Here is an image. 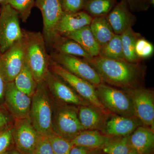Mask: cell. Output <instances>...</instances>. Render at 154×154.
Instances as JSON below:
<instances>
[{
    "instance_id": "8",
    "label": "cell",
    "mask_w": 154,
    "mask_h": 154,
    "mask_svg": "<svg viewBox=\"0 0 154 154\" xmlns=\"http://www.w3.org/2000/svg\"><path fill=\"white\" fill-rule=\"evenodd\" d=\"M132 102L134 116L144 126L154 131V91L153 89L139 88L123 90Z\"/></svg>"
},
{
    "instance_id": "24",
    "label": "cell",
    "mask_w": 154,
    "mask_h": 154,
    "mask_svg": "<svg viewBox=\"0 0 154 154\" xmlns=\"http://www.w3.org/2000/svg\"><path fill=\"white\" fill-rule=\"evenodd\" d=\"M141 36L135 32L132 28H128L120 35L122 46L125 60L131 63L140 62L135 52V45L138 39Z\"/></svg>"
},
{
    "instance_id": "35",
    "label": "cell",
    "mask_w": 154,
    "mask_h": 154,
    "mask_svg": "<svg viewBox=\"0 0 154 154\" xmlns=\"http://www.w3.org/2000/svg\"><path fill=\"white\" fill-rule=\"evenodd\" d=\"M131 12H140L147 11L150 5L148 0H125Z\"/></svg>"
},
{
    "instance_id": "16",
    "label": "cell",
    "mask_w": 154,
    "mask_h": 154,
    "mask_svg": "<svg viewBox=\"0 0 154 154\" xmlns=\"http://www.w3.org/2000/svg\"><path fill=\"white\" fill-rule=\"evenodd\" d=\"M107 18L115 34L120 35L128 28H132L137 20L125 0L116 3Z\"/></svg>"
},
{
    "instance_id": "37",
    "label": "cell",
    "mask_w": 154,
    "mask_h": 154,
    "mask_svg": "<svg viewBox=\"0 0 154 154\" xmlns=\"http://www.w3.org/2000/svg\"><path fill=\"white\" fill-rule=\"evenodd\" d=\"M90 151L83 147L74 146L69 154H88Z\"/></svg>"
},
{
    "instance_id": "9",
    "label": "cell",
    "mask_w": 154,
    "mask_h": 154,
    "mask_svg": "<svg viewBox=\"0 0 154 154\" xmlns=\"http://www.w3.org/2000/svg\"><path fill=\"white\" fill-rule=\"evenodd\" d=\"M51 59L75 75L86 80L94 86L102 83L98 73L84 59L52 51Z\"/></svg>"
},
{
    "instance_id": "14",
    "label": "cell",
    "mask_w": 154,
    "mask_h": 154,
    "mask_svg": "<svg viewBox=\"0 0 154 154\" xmlns=\"http://www.w3.org/2000/svg\"><path fill=\"white\" fill-rule=\"evenodd\" d=\"M4 97L9 113L14 119L29 118L31 98L19 91L14 82L6 83Z\"/></svg>"
},
{
    "instance_id": "28",
    "label": "cell",
    "mask_w": 154,
    "mask_h": 154,
    "mask_svg": "<svg viewBox=\"0 0 154 154\" xmlns=\"http://www.w3.org/2000/svg\"><path fill=\"white\" fill-rule=\"evenodd\" d=\"M98 56L116 60H125L120 35L115 34L110 41L101 47Z\"/></svg>"
},
{
    "instance_id": "22",
    "label": "cell",
    "mask_w": 154,
    "mask_h": 154,
    "mask_svg": "<svg viewBox=\"0 0 154 154\" xmlns=\"http://www.w3.org/2000/svg\"><path fill=\"white\" fill-rule=\"evenodd\" d=\"M89 26L100 47L106 44L115 35L107 16L93 18Z\"/></svg>"
},
{
    "instance_id": "32",
    "label": "cell",
    "mask_w": 154,
    "mask_h": 154,
    "mask_svg": "<svg viewBox=\"0 0 154 154\" xmlns=\"http://www.w3.org/2000/svg\"><path fill=\"white\" fill-rule=\"evenodd\" d=\"M63 12L67 14L77 13L83 10L85 0H60Z\"/></svg>"
},
{
    "instance_id": "27",
    "label": "cell",
    "mask_w": 154,
    "mask_h": 154,
    "mask_svg": "<svg viewBox=\"0 0 154 154\" xmlns=\"http://www.w3.org/2000/svg\"><path fill=\"white\" fill-rule=\"evenodd\" d=\"M130 135L121 137H111L101 149L104 154H127L132 149Z\"/></svg>"
},
{
    "instance_id": "39",
    "label": "cell",
    "mask_w": 154,
    "mask_h": 154,
    "mask_svg": "<svg viewBox=\"0 0 154 154\" xmlns=\"http://www.w3.org/2000/svg\"><path fill=\"white\" fill-rule=\"evenodd\" d=\"M101 149L92 150L90 151L88 154H101Z\"/></svg>"
},
{
    "instance_id": "11",
    "label": "cell",
    "mask_w": 154,
    "mask_h": 154,
    "mask_svg": "<svg viewBox=\"0 0 154 154\" xmlns=\"http://www.w3.org/2000/svg\"><path fill=\"white\" fill-rule=\"evenodd\" d=\"M25 62V42L23 37L2 54L0 69L5 82H14Z\"/></svg>"
},
{
    "instance_id": "12",
    "label": "cell",
    "mask_w": 154,
    "mask_h": 154,
    "mask_svg": "<svg viewBox=\"0 0 154 154\" xmlns=\"http://www.w3.org/2000/svg\"><path fill=\"white\" fill-rule=\"evenodd\" d=\"M39 135L29 118L15 119L12 138L15 149L20 154H34Z\"/></svg>"
},
{
    "instance_id": "42",
    "label": "cell",
    "mask_w": 154,
    "mask_h": 154,
    "mask_svg": "<svg viewBox=\"0 0 154 154\" xmlns=\"http://www.w3.org/2000/svg\"><path fill=\"white\" fill-rule=\"evenodd\" d=\"M148 1L150 5H154V0H148Z\"/></svg>"
},
{
    "instance_id": "15",
    "label": "cell",
    "mask_w": 154,
    "mask_h": 154,
    "mask_svg": "<svg viewBox=\"0 0 154 154\" xmlns=\"http://www.w3.org/2000/svg\"><path fill=\"white\" fill-rule=\"evenodd\" d=\"M142 125L143 124L135 116L111 114L107 119L102 132L109 136H125Z\"/></svg>"
},
{
    "instance_id": "19",
    "label": "cell",
    "mask_w": 154,
    "mask_h": 154,
    "mask_svg": "<svg viewBox=\"0 0 154 154\" xmlns=\"http://www.w3.org/2000/svg\"><path fill=\"white\" fill-rule=\"evenodd\" d=\"M131 145L139 154H152L154 149V131L142 125L131 134Z\"/></svg>"
},
{
    "instance_id": "26",
    "label": "cell",
    "mask_w": 154,
    "mask_h": 154,
    "mask_svg": "<svg viewBox=\"0 0 154 154\" xmlns=\"http://www.w3.org/2000/svg\"><path fill=\"white\" fill-rule=\"evenodd\" d=\"M116 3L117 0H85L83 10L93 18L105 17Z\"/></svg>"
},
{
    "instance_id": "31",
    "label": "cell",
    "mask_w": 154,
    "mask_h": 154,
    "mask_svg": "<svg viewBox=\"0 0 154 154\" xmlns=\"http://www.w3.org/2000/svg\"><path fill=\"white\" fill-rule=\"evenodd\" d=\"M154 51V45L151 42L142 36L137 39L136 43L135 52L141 60L151 57L153 54Z\"/></svg>"
},
{
    "instance_id": "33",
    "label": "cell",
    "mask_w": 154,
    "mask_h": 154,
    "mask_svg": "<svg viewBox=\"0 0 154 154\" xmlns=\"http://www.w3.org/2000/svg\"><path fill=\"white\" fill-rule=\"evenodd\" d=\"M33 154H54L47 136L40 134Z\"/></svg>"
},
{
    "instance_id": "21",
    "label": "cell",
    "mask_w": 154,
    "mask_h": 154,
    "mask_svg": "<svg viewBox=\"0 0 154 154\" xmlns=\"http://www.w3.org/2000/svg\"><path fill=\"white\" fill-rule=\"evenodd\" d=\"M111 136L98 130H85L72 141L74 146H80L89 150L101 149Z\"/></svg>"
},
{
    "instance_id": "5",
    "label": "cell",
    "mask_w": 154,
    "mask_h": 154,
    "mask_svg": "<svg viewBox=\"0 0 154 154\" xmlns=\"http://www.w3.org/2000/svg\"><path fill=\"white\" fill-rule=\"evenodd\" d=\"M49 69L91 105L105 114H113L107 110L99 101L96 94L95 87L91 83L69 72L56 63L51 58Z\"/></svg>"
},
{
    "instance_id": "13",
    "label": "cell",
    "mask_w": 154,
    "mask_h": 154,
    "mask_svg": "<svg viewBox=\"0 0 154 154\" xmlns=\"http://www.w3.org/2000/svg\"><path fill=\"white\" fill-rule=\"evenodd\" d=\"M44 81L51 97L56 102L76 107L91 105L50 70Z\"/></svg>"
},
{
    "instance_id": "4",
    "label": "cell",
    "mask_w": 154,
    "mask_h": 154,
    "mask_svg": "<svg viewBox=\"0 0 154 154\" xmlns=\"http://www.w3.org/2000/svg\"><path fill=\"white\" fill-rule=\"evenodd\" d=\"M78 107L60 104L54 100L52 126L54 133L72 141L85 130L78 117Z\"/></svg>"
},
{
    "instance_id": "20",
    "label": "cell",
    "mask_w": 154,
    "mask_h": 154,
    "mask_svg": "<svg viewBox=\"0 0 154 154\" xmlns=\"http://www.w3.org/2000/svg\"><path fill=\"white\" fill-rule=\"evenodd\" d=\"M61 36L79 43L92 57L99 56L101 47L94 38L89 25Z\"/></svg>"
},
{
    "instance_id": "44",
    "label": "cell",
    "mask_w": 154,
    "mask_h": 154,
    "mask_svg": "<svg viewBox=\"0 0 154 154\" xmlns=\"http://www.w3.org/2000/svg\"><path fill=\"white\" fill-rule=\"evenodd\" d=\"M8 151H7L4 152L2 153L1 154H8Z\"/></svg>"
},
{
    "instance_id": "23",
    "label": "cell",
    "mask_w": 154,
    "mask_h": 154,
    "mask_svg": "<svg viewBox=\"0 0 154 154\" xmlns=\"http://www.w3.org/2000/svg\"><path fill=\"white\" fill-rule=\"evenodd\" d=\"M51 48L58 52L82 57L85 60L93 58L79 43L61 35H59L56 39Z\"/></svg>"
},
{
    "instance_id": "17",
    "label": "cell",
    "mask_w": 154,
    "mask_h": 154,
    "mask_svg": "<svg viewBox=\"0 0 154 154\" xmlns=\"http://www.w3.org/2000/svg\"><path fill=\"white\" fill-rule=\"evenodd\" d=\"M78 114L85 130H98L102 132L107 119L110 115L103 113L91 105L78 107Z\"/></svg>"
},
{
    "instance_id": "29",
    "label": "cell",
    "mask_w": 154,
    "mask_h": 154,
    "mask_svg": "<svg viewBox=\"0 0 154 154\" xmlns=\"http://www.w3.org/2000/svg\"><path fill=\"white\" fill-rule=\"evenodd\" d=\"M35 0H6L4 4H8L15 9L22 22H26L35 5Z\"/></svg>"
},
{
    "instance_id": "7",
    "label": "cell",
    "mask_w": 154,
    "mask_h": 154,
    "mask_svg": "<svg viewBox=\"0 0 154 154\" xmlns=\"http://www.w3.org/2000/svg\"><path fill=\"white\" fill-rule=\"evenodd\" d=\"M19 14L8 4L0 8V51L2 54L23 36Z\"/></svg>"
},
{
    "instance_id": "30",
    "label": "cell",
    "mask_w": 154,
    "mask_h": 154,
    "mask_svg": "<svg viewBox=\"0 0 154 154\" xmlns=\"http://www.w3.org/2000/svg\"><path fill=\"white\" fill-rule=\"evenodd\" d=\"M47 137L54 154H69L74 146L71 141L65 139L54 133Z\"/></svg>"
},
{
    "instance_id": "38",
    "label": "cell",
    "mask_w": 154,
    "mask_h": 154,
    "mask_svg": "<svg viewBox=\"0 0 154 154\" xmlns=\"http://www.w3.org/2000/svg\"><path fill=\"white\" fill-rule=\"evenodd\" d=\"M2 52L0 51V59H1ZM6 83L3 79L2 75L0 69V100H2L5 96V88Z\"/></svg>"
},
{
    "instance_id": "45",
    "label": "cell",
    "mask_w": 154,
    "mask_h": 154,
    "mask_svg": "<svg viewBox=\"0 0 154 154\" xmlns=\"http://www.w3.org/2000/svg\"><path fill=\"white\" fill-rule=\"evenodd\" d=\"M101 154H104V153H103V152H102V153H101Z\"/></svg>"
},
{
    "instance_id": "25",
    "label": "cell",
    "mask_w": 154,
    "mask_h": 154,
    "mask_svg": "<svg viewBox=\"0 0 154 154\" xmlns=\"http://www.w3.org/2000/svg\"><path fill=\"white\" fill-rule=\"evenodd\" d=\"M14 82L19 91L31 98L36 91L37 82L26 62Z\"/></svg>"
},
{
    "instance_id": "2",
    "label": "cell",
    "mask_w": 154,
    "mask_h": 154,
    "mask_svg": "<svg viewBox=\"0 0 154 154\" xmlns=\"http://www.w3.org/2000/svg\"><path fill=\"white\" fill-rule=\"evenodd\" d=\"M53 109L54 100L44 81L37 83L31 97L29 118L39 134L48 136L54 133L52 126Z\"/></svg>"
},
{
    "instance_id": "1",
    "label": "cell",
    "mask_w": 154,
    "mask_h": 154,
    "mask_svg": "<svg viewBox=\"0 0 154 154\" xmlns=\"http://www.w3.org/2000/svg\"><path fill=\"white\" fill-rule=\"evenodd\" d=\"M85 60L98 73L102 83L122 90L144 86L145 64L99 56Z\"/></svg>"
},
{
    "instance_id": "18",
    "label": "cell",
    "mask_w": 154,
    "mask_h": 154,
    "mask_svg": "<svg viewBox=\"0 0 154 154\" xmlns=\"http://www.w3.org/2000/svg\"><path fill=\"white\" fill-rule=\"evenodd\" d=\"M93 17L82 11L72 14L63 13L56 27L58 34L63 35L89 25Z\"/></svg>"
},
{
    "instance_id": "40",
    "label": "cell",
    "mask_w": 154,
    "mask_h": 154,
    "mask_svg": "<svg viewBox=\"0 0 154 154\" xmlns=\"http://www.w3.org/2000/svg\"><path fill=\"white\" fill-rule=\"evenodd\" d=\"M127 154H139L134 149H131L130 151Z\"/></svg>"
},
{
    "instance_id": "36",
    "label": "cell",
    "mask_w": 154,
    "mask_h": 154,
    "mask_svg": "<svg viewBox=\"0 0 154 154\" xmlns=\"http://www.w3.org/2000/svg\"><path fill=\"white\" fill-rule=\"evenodd\" d=\"M15 120L12 116L0 111V133L13 126Z\"/></svg>"
},
{
    "instance_id": "3",
    "label": "cell",
    "mask_w": 154,
    "mask_h": 154,
    "mask_svg": "<svg viewBox=\"0 0 154 154\" xmlns=\"http://www.w3.org/2000/svg\"><path fill=\"white\" fill-rule=\"evenodd\" d=\"M25 42V62L37 83L44 81L49 70L50 57L43 35L22 29Z\"/></svg>"
},
{
    "instance_id": "43",
    "label": "cell",
    "mask_w": 154,
    "mask_h": 154,
    "mask_svg": "<svg viewBox=\"0 0 154 154\" xmlns=\"http://www.w3.org/2000/svg\"><path fill=\"white\" fill-rule=\"evenodd\" d=\"M6 0H0V4L2 5V4H4Z\"/></svg>"
},
{
    "instance_id": "41",
    "label": "cell",
    "mask_w": 154,
    "mask_h": 154,
    "mask_svg": "<svg viewBox=\"0 0 154 154\" xmlns=\"http://www.w3.org/2000/svg\"><path fill=\"white\" fill-rule=\"evenodd\" d=\"M8 154H21L19 152L17 151L16 149H14V150H12L11 152L8 153Z\"/></svg>"
},
{
    "instance_id": "34",
    "label": "cell",
    "mask_w": 154,
    "mask_h": 154,
    "mask_svg": "<svg viewBox=\"0 0 154 154\" xmlns=\"http://www.w3.org/2000/svg\"><path fill=\"white\" fill-rule=\"evenodd\" d=\"M12 142V127H11L0 133V154L7 151Z\"/></svg>"
},
{
    "instance_id": "10",
    "label": "cell",
    "mask_w": 154,
    "mask_h": 154,
    "mask_svg": "<svg viewBox=\"0 0 154 154\" xmlns=\"http://www.w3.org/2000/svg\"><path fill=\"white\" fill-rule=\"evenodd\" d=\"M35 6L41 11L43 19L42 34L46 47L51 48L58 36V23L63 14L60 0H35Z\"/></svg>"
},
{
    "instance_id": "6",
    "label": "cell",
    "mask_w": 154,
    "mask_h": 154,
    "mask_svg": "<svg viewBox=\"0 0 154 154\" xmlns=\"http://www.w3.org/2000/svg\"><path fill=\"white\" fill-rule=\"evenodd\" d=\"M95 87L99 101L110 113L135 116L132 102L125 91L103 83Z\"/></svg>"
}]
</instances>
